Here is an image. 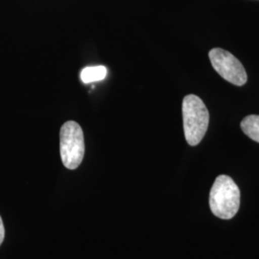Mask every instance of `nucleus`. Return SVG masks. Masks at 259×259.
Listing matches in <instances>:
<instances>
[{"label": "nucleus", "mask_w": 259, "mask_h": 259, "mask_svg": "<svg viewBox=\"0 0 259 259\" xmlns=\"http://www.w3.org/2000/svg\"><path fill=\"white\" fill-rule=\"evenodd\" d=\"M60 154L63 164L74 170L83 161L84 139L83 130L75 121H67L60 131Z\"/></svg>", "instance_id": "3"}, {"label": "nucleus", "mask_w": 259, "mask_h": 259, "mask_svg": "<svg viewBox=\"0 0 259 259\" xmlns=\"http://www.w3.org/2000/svg\"><path fill=\"white\" fill-rule=\"evenodd\" d=\"M4 237H5V229H4L2 218L0 216V246H1L2 242L4 240Z\"/></svg>", "instance_id": "7"}, {"label": "nucleus", "mask_w": 259, "mask_h": 259, "mask_svg": "<svg viewBox=\"0 0 259 259\" xmlns=\"http://www.w3.org/2000/svg\"><path fill=\"white\" fill-rule=\"evenodd\" d=\"M184 131L187 143L198 145L207 131L209 112L203 100L194 94H188L183 101Z\"/></svg>", "instance_id": "2"}, {"label": "nucleus", "mask_w": 259, "mask_h": 259, "mask_svg": "<svg viewBox=\"0 0 259 259\" xmlns=\"http://www.w3.org/2000/svg\"><path fill=\"white\" fill-rule=\"evenodd\" d=\"M81 80L84 83L102 81L107 76V68L103 65L89 66L81 71Z\"/></svg>", "instance_id": "5"}, {"label": "nucleus", "mask_w": 259, "mask_h": 259, "mask_svg": "<svg viewBox=\"0 0 259 259\" xmlns=\"http://www.w3.org/2000/svg\"><path fill=\"white\" fill-rule=\"evenodd\" d=\"M209 206L213 214L223 220H230L238 212L240 190L231 177L216 178L209 194Z\"/></svg>", "instance_id": "1"}, {"label": "nucleus", "mask_w": 259, "mask_h": 259, "mask_svg": "<svg viewBox=\"0 0 259 259\" xmlns=\"http://www.w3.org/2000/svg\"><path fill=\"white\" fill-rule=\"evenodd\" d=\"M241 129L250 139L259 143V115H248L241 122Z\"/></svg>", "instance_id": "6"}, {"label": "nucleus", "mask_w": 259, "mask_h": 259, "mask_svg": "<svg viewBox=\"0 0 259 259\" xmlns=\"http://www.w3.org/2000/svg\"><path fill=\"white\" fill-rule=\"evenodd\" d=\"M213 68L226 81L235 85H244L248 76L240 61L231 52L222 48H213L208 53Z\"/></svg>", "instance_id": "4"}]
</instances>
